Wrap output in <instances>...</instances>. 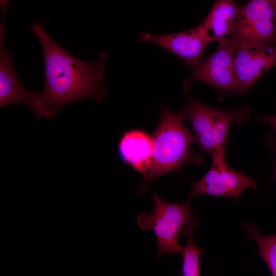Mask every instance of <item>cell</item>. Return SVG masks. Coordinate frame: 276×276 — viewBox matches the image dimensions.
I'll return each instance as SVG.
<instances>
[{"label":"cell","mask_w":276,"mask_h":276,"mask_svg":"<svg viewBox=\"0 0 276 276\" xmlns=\"http://www.w3.org/2000/svg\"><path fill=\"white\" fill-rule=\"evenodd\" d=\"M31 30L40 43L45 66L44 86L38 93L33 112L36 117L54 119L61 107L85 98L101 104L108 94L104 84L107 53L100 52L95 62L83 61L60 46L45 31L42 22L33 24Z\"/></svg>","instance_id":"1"},{"label":"cell","mask_w":276,"mask_h":276,"mask_svg":"<svg viewBox=\"0 0 276 276\" xmlns=\"http://www.w3.org/2000/svg\"><path fill=\"white\" fill-rule=\"evenodd\" d=\"M184 120L180 111L176 113L167 107L163 108L160 122L151 134V165L136 193H145L153 180L177 171L187 164H201L202 158L192 149L193 145L196 143V137L185 126Z\"/></svg>","instance_id":"2"},{"label":"cell","mask_w":276,"mask_h":276,"mask_svg":"<svg viewBox=\"0 0 276 276\" xmlns=\"http://www.w3.org/2000/svg\"><path fill=\"white\" fill-rule=\"evenodd\" d=\"M154 208L151 213L142 212L137 219L143 230L151 229L157 241L156 258L165 254H180L182 247L178 244L180 231L185 226L194 227L199 220L194 214L189 201L184 203H171L161 199L153 193Z\"/></svg>","instance_id":"3"},{"label":"cell","mask_w":276,"mask_h":276,"mask_svg":"<svg viewBox=\"0 0 276 276\" xmlns=\"http://www.w3.org/2000/svg\"><path fill=\"white\" fill-rule=\"evenodd\" d=\"M276 0H248L240 5L229 38L236 47L276 44Z\"/></svg>","instance_id":"4"},{"label":"cell","mask_w":276,"mask_h":276,"mask_svg":"<svg viewBox=\"0 0 276 276\" xmlns=\"http://www.w3.org/2000/svg\"><path fill=\"white\" fill-rule=\"evenodd\" d=\"M225 149L214 151L210 170L199 180L191 183V191L188 201L202 195L226 197L240 200L242 194L247 189H255V181L227 165Z\"/></svg>","instance_id":"5"},{"label":"cell","mask_w":276,"mask_h":276,"mask_svg":"<svg viewBox=\"0 0 276 276\" xmlns=\"http://www.w3.org/2000/svg\"><path fill=\"white\" fill-rule=\"evenodd\" d=\"M217 41V50L193 68L189 80L184 85L185 89L189 87L190 83L199 81L213 87L220 93L237 94L235 66L236 47L229 37H225Z\"/></svg>","instance_id":"6"},{"label":"cell","mask_w":276,"mask_h":276,"mask_svg":"<svg viewBox=\"0 0 276 276\" xmlns=\"http://www.w3.org/2000/svg\"><path fill=\"white\" fill-rule=\"evenodd\" d=\"M137 36L139 41L156 44L177 56L192 68L200 62L206 45L216 41L202 22L196 28L183 32L160 35L141 32Z\"/></svg>","instance_id":"7"},{"label":"cell","mask_w":276,"mask_h":276,"mask_svg":"<svg viewBox=\"0 0 276 276\" xmlns=\"http://www.w3.org/2000/svg\"><path fill=\"white\" fill-rule=\"evenodd\" d=\"M275 65L276 44L236 48L237 94L246 93L264 73Z\"/></svg>","instance_id":"8"},{"label":"cell","mask_w":276,"mask_h":276,"mask_svg":"<svg viewBox=\"0 0 276 276\" xmlns=\"http://www.w3.org/2000/svg\"><path fill=\"white\" fill-rule=\"evenodd\" d=\"M5 18L0 25V107L20 104L34 111L38 93L26 89L15 70L13 58L5 45Z\"/></svg>","instance_id":"9"},{"label":"cell","mask_w":276,"mask_h":276,"mask_svg":"<svg viewBox=\"0 0 276 276\" xmlns=\"http://www.w3.org/2000/svg\"><path fill=\"white\" fill-rule=\"evenodd\" d=\"M118 153L121 160L134 170L144 175L151 163V135L138 129L126 131L118 143Z\"/></svg>","instance_id":"10"},{"label":"cell","mask_w":276,"mask_h":276,"mask_svg":"<svg viewBox=\"0 0 276 276\" xmlns=\"http://www.w3.org/2000/svg\"><path fill=\"white\" fill-rule=\"evenodd\" d=\"M187 101L180 111L185 120L191 125L199 148L202 152L212 154L215 150L213 140L212 109L185 91Z\"/></svg>","instance_id":"11"},{"label":"cell","mask_w":276,"mask_h":276,"mask_svg":"<svg viewBox=\"0 0 276 276\" xmlns=\"http://www.w3.org/2000/svg\"><path fill=\"white\" fill-rule=\"evenodd\" d=\"M240 5L235 0H216L202 22L216 41L229 35L234 27Z\"/></svg>","instance_id":"12"},{"label":"cell","mask_w":276,"mask_h":276,"mask_svg":"<svg viewBox=\"0 0 276 276\" xmlns=\"http://www.w3.org/2000/svg\"><path fill=\"white\" fill-rule=\"evenodd\" d=\"M250 111V109L248 107L229 110L219 109L212 107L213 135L215 148L214 151L225 149L227 135L231 124L234 122L237 123L245 122L249 118Z\"/></svg>","instance_id":"13"},{"label":"cell","mask_w":276,"mask_h":276,"mask_svg":"<svg viewBox=\"0 0 276 276\" xmlns=\"http://www.w3.org/2000/svg\"><path fill=\"white\" fill-rule=\"evenodd\" d=\"M193 228L192 226H186L182 229L183 235L187 239L180 252L182 258L181 275L183 276L200 275V258L205 251L204 248L199 247L194 242Z\"/></svg>","instance_id":"14"},{"label":"cell","mask_w":276,"mask_h":276,"mask_svg":"<svg viewBox=\"0 0 276 276\" xmlns=\"http://www.w3.org/2000/svg\"><path fill=\"white\" fill-rule=\"evenodd\" d=\"M243 225L247 232V238L256 242L259 254L267 265L271 274L276 276V235H261L252 223H243Z\"/></svg>","instance_id":"15"},{"label":"cell","mask_w":276,"mask_h":276,"mask_svg":"<svg viewBox=\"0 0 276 276\" xmlns=\"http://www.w3.org/2000/svg\"><path fill=\"white\" fill-rule=\"evenodd\" d=\"M257 120L267 123L276 132V114L270 117H260Z\"/></svg>","instance_id":"16"},{"label":"cell","mask_w":276,"mask_h":276,"mask_svg":"<svg viewBox=\"0 0 276 276\" xmlns=\"http://www.w3.org/2000/svg\"><path fill=\"white\" fill-rule=\"evenodd\" d=\"M9 0H0V8L2 13V17H5Z\"/></svg>","instance_id":"17"},{"label":"cell","mask_w":276,"mask_h":276,"mask_svg":"<svg viewBox=\"0 0 276 276\" xmlns=\"http://www.w3.org/2000/svg\"><path fill=\"white\" fill-rule=\"evenodd\" d=\"M275 150H276V147H275ZM275 177L276 178V166H275Z\"/></svg>","instance_id":"18"}]
</instances>
